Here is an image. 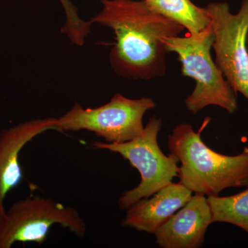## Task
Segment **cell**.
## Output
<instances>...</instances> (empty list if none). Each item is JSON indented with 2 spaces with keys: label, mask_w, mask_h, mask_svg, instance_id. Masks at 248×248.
<instances>
[{
  "label": "cell",
  "mask_w": 248,
  "mask_h": 248,
  "mask_svg": "<svg viewBox=\"0 0 248 248\" xmlns=\"http://www.w3.org/2000/svg\"><path fill=\"white\" fill-rule=\"evenodd\" d=\"M161 125V119L155 116L148 121L141 135L130 141L93 143L94 149L118 153L138 170L141 175L140 184L124 192L119 199V206L122 210H127L140 200L149 198L178 177L179 159L171 153L166 156L158 145V134Z\"/></svg>",
  "instance_id": "277c9868"
},
{
  "label": "cell",
  "mask_w": 248,
  "mask_h": 248,
  "mask_svg": "<svg viewBox=\"0 0 248 248\" xmlns=\"http://www.w3.org/2000/svg\"><path fill=\"white\" fill-rule=\"evenodd\" d=\"M57 118L27 121L0 132V217L4 215V201L10 191L23 179L19 154L29 142L47 130H55Z\"/></svg>",
  "instance_id": "9c48e42d"
},
{
  "label": "cell",
  "mask_w": 248,
  "mask_h": 248,
  "mask_svg": "<svg viewBox=\"0 0 248 248\" xmlns=\"http://www.w3.org/2000/svg\"><path fill=\"white\" fill-rule=\"evenodd\" d=\"M55 225L79 238H84L87 231L73 207L40 196L18 200L0 217V248H11L17 242L42 244Z\"/></svg>",
  "instance_id": "5b68a950"
},
{
  "label": "cell",
  "mask_w": 248,
  "mask_h": 248,
  "mask_svg": "<svg viewBox=\"0 0 248 248\" xmlns=\"http://www.w3.org/2000/svg\"><path fill=\"white\" fill-rule=\"evenodd\" d=\"M206 9L215 35V63L234 92L248 100V0L237 14H232L226 2L211 3Z\"/></svg>",
  "instance_id": "52a82bcc"
},
{
  "label": "cell",
  "mask_w": 248,
  "mask_h": 248,
  "mask_svg": "<svg viewBox=\"0 0 248 248\" xmlns=\"http://www.w3.org/2000/svg\"><path fill=\"white\" fill-rule=\"evenodd\" d=\"M145 1L152 9L177 22L192 35L200 33L211 24L206 8L198 7L190 0Z\"/></svg>",
  "instance_id": "8fae6325"
},
{
  "label": "cell",
  "mask_w": 248,
  "mask_h": 248,
  "mask_svg": "<svg viewBox=\"0 0 248 248\" xmlns=\"http://www.w3.org/2000/svg\"><path fill=\"white\" fill-rule=\"evenodd\" d=\"M213 223L208 197L195 194L154 234L161 248H199L203 244L207 229Z\"/></svg>",
  "instance_id": "ba28073f"
},
{
  "label": "cell",
  "mask_w": 248,
  "mask_h": 248,
  "mask_svg": "<svg viewBox=\"0 0 248 248\" xmlns=\"http://www.w3.org/2000/svg\"><path fill=\"white\" fill-rule=\"evenodd\" d=\"M214 40L211 24L197 35L188 33L185 37L173 36L164 40L167 52L177 54L183 76L195 80V90L185 102L187 110L193 114L208 106H217L231 114L237 110L236 93L210 55Z\"/></svg>",
  "instance_id": "3957f363"
},
{
  "label": "cell",
  "mask_w": 248,
  "mask_h": 248,
  "mask_svg": "<svg viewBox=\"0 0 248 248\" xmlns=\"http://www.w3.org/2000/svg\"><path fill=\"white\" fill-rule=\"evenodd\" d=\"M189 124H181L169 135L171 154L179 159V182L193 193L217 197L228 187L248 186V148L228 156L210 149Z\"/></svg>",
  "instance_id": "7a4b0ae2"
},
{
  "label": "cell",
  "mask_w": 248,
  "mask_h": 248,
  "mask_svg": "<svg viewBox=\"0 0 248 248\" xmlns=\"http://www.w3.org/2000/svg\"><path fill=\"white\" fill-rule=\"evenodd\" d=\"M192 193L180 182L170 183L149 198L140 200L127 209L122 226L155 234L190 201Z\"/></svg>",
  "instance_id": "30bf717a"
},
{
  "label": "cell",
  "mask_w": 248,
  "mask_h": 248,
  "mask_svg": "<svg viewBox=\"0 0 248 248\" xmlns=\"http://www.w3.org/2000/svg\"><path fill=\"white\" fill-rule=\"evenodd\" d=\"M62 3L66 20L62 27L61 31L68 36L70 40L75 45H81L84 43L86 36L89 35L91 22L83 20L78 16V10L69 0H60Z\"/></svg>",
  "instance_id": "4fadbf2b"
},
{
  "label": "cell",
  "mask_w": 248,
  "mask_h": 248,
  "mask_svg": "<svg viewBox=\"0 0 248 248\" xmlns=\"http://www.w3.org/2000/svg\"><path fill=\"white\" fill-rule=\"evenodd\" d=\"M156 104L149 97L129 99L122 94L94 108H84L76 104L62 117L57 118L55 130H88L104 139L107 143H124L133 140L143 132V118Z\"/></svg>",
  "instance_id": "8992f818"
},
{
  "label": "cell",
  "mask_w": 248,
  "mask_h": 248,
  "mask_svg": "<svg viewBox=\"0 0 248 248\" xmlns=\"http://www.w3.org/2000/svg\"><path fill=\"white\" fill-rule=\"evenodd\" d=\"M247 48L248 50V35H247Z\"/></svg>",
  "instance_id": "5bb4252c"
},
{
  "label": "cell",
  "mask_w": 248,
  "mask_h": 248,
  "mask_svg": "<svg viewBox=\"0 0 248 248\" xmlns=\"http://www.w3.org/2000/svg\"><path fill=\"white\" fill-rule=\"evenodd\" d=\"M102 11L91 23L110 28L116 44L110 62L117 73L133 79H151L165 69L164 40L184 28L152 9L145 0H102Z\"/></svg>",
  "instance_id": "6da1fadb"
},
{
  "label": "cell",
  "mask_w": 248,
  "mask_h": 248,
  "mask_svg": "<svg viewBox=\"0 0 248 248\" xmlns=\"http://www.w3.org/2000/svg\"><path fill=\"white\" fill-rule=\"evenodd\" d=\"M214 222L231 223L248 234V186L247 189L229 197H208Z\"/></svg>",
  "instance_id": "7c38bea8"
}]
</instances>
